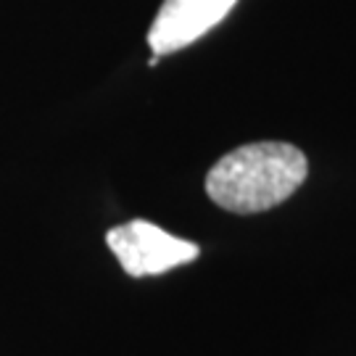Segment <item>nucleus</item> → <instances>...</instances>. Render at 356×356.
Instances as JSON below:
<instances>
[{
	"label": "nucleus",
	"mask_w": 356,
	"mask_h": 356,
	"mask_svg": "<svg viewBox=\"0 0 356 356\" xmlns=\"http://www.w3.org/2000/svg\"><path fill=\"white\" fill-rule=\"evenodd\" d=\"M309 161L291 143H248L222 156L206 175V193L232 214L269 211L304 185Z\"/></svg>",
	"instance_id": "obj_1"
},
{
	"label": "nucleus",
	"mask_w": 356,
	"mask_h": 356,
	"mask_svg": "<svg viewBox=\"0 0 356 356\" xmlns=\"http://www.w3.org/2000/svg\"><path fill=\"white\" fill-rule=\"evenodd\" d=\"M106 243L129 277L164 275L169 269L191 264L201 254L195 243L182 241L145 219H132L127 225L111 227L106 232Z\"/></svg>",
	"instance_id": "obj_2"
},
{
	"label": "nucleus",
	"mask_w": 356,
	"mask_h": 356,
	"mask_svg": "<svg viewBox=\"0 0 356 356\" xmlns=\"http://www.w3.org/2000/svg\"><path fill=\"white\" fill-rule=\"evenodd\" d=\"M238 0H164L148 29V45L156 56L177 53L225 22Z\"/></svg>",
	"instance_id": "obj_3"
}]
</instances>
